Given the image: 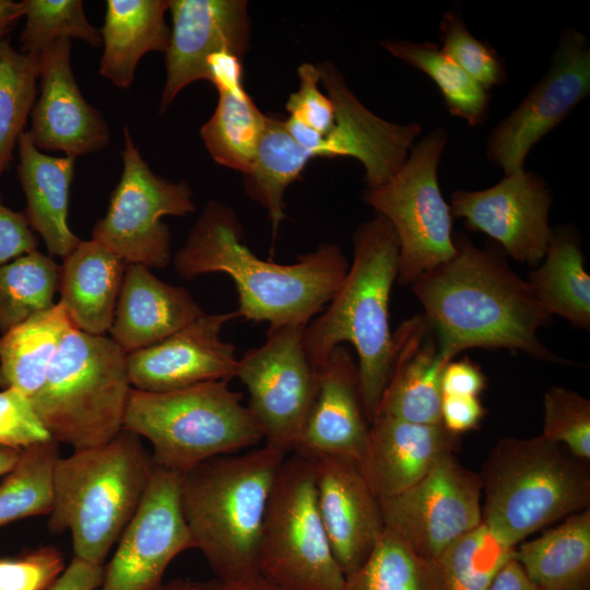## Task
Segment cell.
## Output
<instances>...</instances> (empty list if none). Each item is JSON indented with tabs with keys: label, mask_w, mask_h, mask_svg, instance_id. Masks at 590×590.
Returning <instances> with one entry per match:
<instances>
[{
	"label": "cell",
	"mask_w": 590,
	"mask_h": 590,
	"mask_svg": "<svg viewBox=\"0 0 590 590\" xmlns=\"http://www.w3.org/2000/svg\"><path fill=\"white\" fill-rule=\"evenodd\" d=\"M39 56L0 39V178L8 169L37 97Z\"/></svg>",
	"instance_id": "74e56055"
},
{
	"label": "cell",
	"mask_w": 590,
	"mask_h": 590,
	"mask_svg": "<svg viewBox=\"0 0 590 590\" xmlns=\"http://www.w3.org/2000/svg\"><path fill=\"white\" fill-rule=\"evenodd\" d=\"M123 169L107 211L92 229V239L128 264L167 267L172 235L164 216H185L196 210L186 181L173 182L155 174L142 158L130 130L123 127Z\"/></svg>",
	"instance_id": "8fae6325"
},
{
	"label": "cell",
	"mask_w": 590,
	"mask_h": 590,
	"mask_svg": "<svg viewBox=\"0 0 590 590\" xmlns=\"http://www.w3.org/2000/svg\"><path fill=\"white\" fill-rule=\"evenodd\" d=\"M343 590H444L437 560L418 556L385 531L366 560L345 576Z\"/></svg>",
	"instance_id": "e575fe53"
},
{
	"label": "cell",
	"mask_w": 590,
	"mask_h": 590,
	"mask_svg": "<svg viewBox=\"0 0 590 590\" xmlns=\"http://www.w3.org/2000/svg\"><path fill=\"white\" fill-rule=\"evenodd\" d=\"M155 590H213V583L176 578L166 583H162Z\"/></svg>",
	"instance_id": "f5cc1de1"
},
{
	"label": "cell",
	"mask_w": 590,
	"mask_h": 590,
	"mask_svg": "<svg viewBox=\"0 0 590 590\" xmlns=\"http://www.w3.org/2000/svg\"><path fill=\"white\" fill-rule=\"evenodd\" d=\"M25 24L20 35L21 51L39 56L62 38H78L98 47L102 36L85 16L81 0L20 1Z\"/></svg>",
	"instance_id": "ab89813d"
},
{
	"label": "cell",
	"mask_w": 590,
	"mask_h": 590,
	"mask_svg": "<svg viewBox=\"0 0 590 590\" xmlns=\"http://www.w3.org/2000/svg\"><path fill=\"white\" fill-rule=\"evenodd\" d=\"M447 143L441 127L411 148L399 170L367 188L364 201L392 226L399 241V283L411 285L456 253L452 214L438 182V165Z\"/></svg>",
	"instance_id": "30bf717a"
},
{
	"label": "cell",
	"mask_w": 590,
	"mask_h": 590,
	"mask_svg": "<svg viewBox=\"0 0 590 590\" xmlns=\"http://www.w3.org/2000/svg\"><path fill=\"white\" fill-rule=\"evenodd\" d=\"M312 405L294 452L315 459L340 457L361 462L368 439L358 367L344 344L316 368Z\"/></svg>",
	"instance_id": "7402d4cb"
},
{
	"label": "cell",
	"mask_w": 590,
	"mask_h": 590,
	"mask_svg": "<svg viewBox=\"0 0 590 590\" xmlns=\"http://www.w3.org/2000/svg\"><path fill=\"white\" fill-rule=\"evenodd\" d=\"M17 148V176L26 199L24 214L48 252L63 258L81 241L68 223L75 158L43 153L27 131L20 135Z\"/></svg>",
	"instance_id": "83f0119b"
},
{
	"label": "cell",
	"mask_w": 590,
	"mask_h": 590,
	"mask_svg": "<svg viewBox=\"0 0 590 590\" xmlns=\"http://www.w3.org/2000/svg\"><path fill=\"white\" fill-rule=\"evenodd\" d=\"M305 327H270L266 342L238 358L235 373L264 445L285 455L298 445L317 388V369L303 344Z\"/></svg>",
	"instance_id": "7c38bea8"
},
{
	"label": "cell",
	"mask_w": 590,
	"mask_h": 590,
	"mask_svg": "<svg viewBox=\"0 0 590 590\" xmlns=\"http://www.w3.org/2000/svg\"><path fill=\"white\" fill-rule=\"evenodd\" d=\"M481 496V476L451 452L414 485L379 504L385 528L418 556L437 560L482 522Z\"/></svg>",
	"instance_id": "4fadbf2b"
},
{
	"label": "cell",
	"mask_w": 590,
	"mask_h": 590,
	"mask_svg": "<svg viewBox=\"0 0 590 590\" xmlns=\"http://www.w3.org/2000/svg\"><path fill=\"white\" fill-rule=\"evenodd\" d=\"M21 449L0 445V476L9 473L16 464Z\"/></svg>",
	"instance_id": "db71d44e"
},
{
	"label": "cell",
	"mask_w": 590,
	"mask_h": 590,
	"mask_svg": "<svg viewBox=\"0 0 590 590\" xmlns=\"http://www.w3.org/2000/svg\"><path fill=\"white\" fill-rule=\"evenodd\" d=\"M483 522L449 545L437 559L444 590H486L515 555Z\"/></svg>",
	"instance_id": "f35d334b"
},
{
	"label": "cell",
	"mask_w": 590,
	"mask_h": 590,
	"mask_svg": "<svg viewBox=\"0 0 590 590\" xmlns=\"http://www.w3.org/2000/svg\"><path fill=\"white\" fill-rule=\"evenodd\" d=\"M482 522L516 547L538 530L589 508L588 461L542 435L500 439L483 468Z\"/></svg>",
	"instance_id": "8992f818"
},
{
	"label": "cell",
	"mask_w": 590,
	"mask_h": 590,
	"mask_svg": "<svg viewBox=\"0 0 590 590\" xmlns=\"http://www.w3.org/2000/svg\"><path fill=\"white\" fill-rule=\"evenodd\" d=\"M204 314L188 290L160 280L144 266L129 263L110 338L129 354L164 340Z\"/></svg>",
	"instance_id": "d4e9b609"
},
{
	"label": "cell",
	"mask_w": 590,
	"mask_h": 590,
	"mask_svg": "<svg viewBox=\"0 0 590 590\" xmlns=\"http://www.w3.org/2000/svg\"><path fill=\"white\" fill-rule=\"evenodd\" d=\"M458 436L441 424L411 423L375 415L359 469L378 499L394 496L418 482L446 455Z\"/></svg>",
	"instance_id": "603a6c76"
},
{
	"label": "cell",
	"mask_w": 590,
	"mask_h": 590,
	"mask_svg": "<svg viewBox=\"0 0 590 590\" xmlns=\"http://www.w3.org/2000/svg\"><path fill=\"white\" fill-rule=\"evenodd\" d=\"M542 264L530 273L535 298L550 315L590 328V276L576 234L568 227L552 233Z\"/></svg>",
	"instance_id": "4dcf8cb0"
},
{
	"label": "cell",
	"mask_w": 590,
	"mask_h": 590,
	"mask_svg": "<svg viewBox=\"0 0 590 590\" xmlns=\"http://www.w3.org/2000/svg\"><path fill=\"white\" fill-rule=\"evenodd\" d=\"M486 590H541L523 571L517 559L511 557L496 574Z\"/></svg>",
	"instance_id": "681fc988"
},
{
	"label": "cell",
	"mask_w": 590,
	"mask_h": 590,
	"mask_svg": "<svg viewBox=\"0 0 590 590\" xmlns=\"http://www.w3.org/2000/svg\"><path fill=\"white\" fill-rule=\"evenodd\" d=\"M590 92V49L586 36L568 28L560 35L551 64L520 105L488 134L486 155L505 176L524 169L531 148Z\"/></svg>",
	"instance_id": "5bb4252c"
},
{
	"label": "cell",
	"mask_w": 590,
	"mask_h": 590,
	"mask_svg": "<svg viewBox=\"0 0 590 590\" xmlns=\"http://www.w3.org/2000/svg\"><path fill=\"white\" fill-rule=\"evenodd\" d=\"M55 439L22 449L13 469L0 483V527L35 516L50 515L54 508V472L60 458Z\"/></svg>",
	"instance_id": "d590c367"
},
{
	"label": "cell",
	"mask_w": 590,
	"mask_h": 590,
	"mask_svg": "<svg viewBox=\"0 0 590 590\" xmlns=\"http://www.w3.org/2000/svg\"><path fill=\"white\" fill-rule=\"evenodd\" d=\"M127 262L99 243L81 240L59 266L60 303L85 333L109 331Z\"/></svg>",
	"instance_id": "4316f807"
},
{
	"label": "cell",
	"mask_w": 590,
	"mask_h": 590,
	"mask_svg": "<svg viewBox=\"0 0 590 590\" xmlns=\"http://www.w3.org/2000/svg\"><path fill=\"white\" fill-rule=\"evenodd\" d=\"M286 456L263 445L208 459L181 475L182 515L216 580L258 574L264 515Z\"/></svg>",
	"instance_id": "277c9868"
},
{
	"label": "cell",
	"mask_w": 590,
	"mask_h": 590,
	"mask_svg": "<svg viewBox=\"0 0 590 590\" xmlns=\"http://www.w3.org/2000/svg\"><path fill=\"white\" fill-rule=\"evenodd\" d=\"M181 474L155 465L142 502L105 567L101 590H155L170 562L194 548L180 503Z\"/></svg>",
	"instance_id": "9a60e30c"
},
{
	"label": "cell",
	"mask_w": 590,
	"mask_h": 590,
	"mask_svg": "<svg viewBox=\"0 0 590 590\" xmlns=\"http://www.w3.org/2000/svg\"><path fill=\"white\" fill-rule=\"evenodd\" d=\"M59 266L38 250L0 266V332L55 305Z\"/></svg>",
	"instance_id": "8d00e7d4"
},
{
	"label": "cell",
	"mask_w": 590,
	"mask_h": 590,
	"mask_svg": "<svg viewBox=\"0 0 590 590\" xmlns=\"http://www.w3.org/2000/svg\"><path fill=\"white\" fill-rule=\"evenodd\" d=\"M515 558L541 590H588L590 509L586 508L540 536L521 542Z\"/></svg>",
	"instance_id": "f546056e"
},
{
	"label": "cell",
	"mask_w": 590,
	"mask_h": 590,
	"mask_svg": "<svg viewBox=\"0 0 590 590\" xmlns=\"http://www.w3.org/2000/svg\"><path fill=\"white\" fill-rule=\"evenodd\" d=\"M7 387H8V384L4 380V378L2 377V375L0 374V388L4 389Z\"/></svg>",
	"instance_id": "11a10c76"
},
{
	"label": "cell",
	"mask_w": 590,
	"mask_h": 590,
	"mask_svg": "<svg viewBox=\"0 0 590 590\" xmlns=\"http://www.w3.org/2000/svg\"><path fill=\"white\" fill-rule=\"evenodd\" d=\"M353 244L347 273L324 310L305 327L303 344L315 368L339 345L355 349L363 408L370 423L392 362L389 299L398 276L399 241L391 224L377 214L358 226Z\"/></svg>",
	"instance_id": "3957f363"
},
{
	"label": "cell",
	"mask_w": 590,
	"mask_h": 590,
	"mask_svg": "<svg viewBox=\"0 0 590 590\" xmlns=\"http://www.w3.org/2000/svg\"><path fill=\"white\" fill-rule=\"evenodd\" d=\"M453 241V257L411 284L440 355L450 362L468 349H507L560 364L539 340L551 316L528 281L489 247L477 248L462 234Z\"/></svg>",
	"instance_id": "6da1fadb"
},
{
	"label": "cell",
	"mask_w": 590,
	"mask_h": 590,
	"mask_svg": "<svg viewBox=\"0 0 590 590\" xmlns=\"http://www.w3.org/2000/svg\"><path fill=\"white\" fill-rule=\"evenodd\" d=\"M66 567L63 554L54 545L0 557V590H49Z\"/></svg>",
	"instance_id": "7bdbcfd3"
},
{
	"label": "cell",
	"mask_w": 590,
	"mask_h": 590,
	"mask_svg": "<svg viewBox=\"0 0 590 590\" xmlns=\"http://www.w3.org/2000/svg\"><path fill=\"white\" fill-rule=\"evenodd\" d=\"M21 16L23 12L20 2L0 0V39L4 38Z\"/></svg>",
	"instance_id": "816d5d0a"
},
{
	"label": "cell",
	"mask_w": 590,
	"mask_h": 590,
	"mask_svg": "<svg viewBox=\"0 0 590 590\" xmlns=\"http://www.w3.org/2000/svg\"><path fill=\"white\" fill-rule=\"evenodd\" d=\"M243 394L215 380L150 392L131 388L122 429L145 438L156 467L184 474L201 462L244 451L263 435Z\"/></svg>",
	"instance_id": "52a82bcc"
},
{
	"label": "cell",
	"mask_w": 590,
	"mask_h": 590,
	"mask_svg": "<svg viewBox=\"0 0 590 590\" xmlns=\"http://www.w3.org/2000/svg\"><path fill=\"white\" fill-rule=\"evenodd\" d=\"M168 0H107L99 74L119 88H129L140 59L166 51L170 30L165 21Z\"/></svg>",
	"instance_id": "f1b7e54d"
},
{
	"label": "cell",
	"mask_w": 590,
	"mask_h": 590,
	"mask_svg": "<svg viewBox=\"0 0 590 590\" xmlns=\"http://www.w3.org/2000/svg\"><path fill=\"white\" fill-rule=\"evenodd\" d=\"M105 567L72 557L62 575L49 590H96L104 580Z\"/></svg>",
	"instance_id": "c3c4849f"
},
{
	"label": "cell",
	"mask_w": 590,
	"mask_h": 590,
	"mask_svg": "<svg viewBox=\"0 0 590 590\" xmlns=\"http://www.w3.org/2000/svg\"><path fill=\"white\" fill-rule=\"evenodd\" d=\"M550 441L564 446L573 456L590 460V400L560 386L543 398V429Z\"/></svg>",
	"instance_id": "60d3db41"
},
{
	"label": "cell",
	"mask_w": 590,
	"mask_h": 590,
	"mask_svg": "<svg viewBox=\"0 0 590 590\" xmlns=\"http://www.w3.org/2000/svg\"><path fill=\"white\" fill-rule=\"evenodd\" d=\"M318 69L320 83L333 104L334 119L329 131L311 148L310 160L354 157L364 166L368 188L384 184L408 158L421 126L396 125L376 116L351 92L332 63L319 64Z\"/></svg>",
	"instance_id": "d6986e66"
},
{
	"label": "cell",
	"mask_w": 590,
	"mask_h": 590,
	"mask_svg": "<svg viewBox=\"0 0 590 590\" xmlns=\"http://www.w3.org/2000/svg\"><path fill=\"white\" fill-rule=\"evenodd\" d=\"M308 162L284 119L268 116L255 160L244 177L250 198L266 209L274 236L285 217L286 189L302 176Z\"/></svg>",
	"instance_id": "d6a6232c"
},
{
	"label": "cell",
	"mask_w": 590,
	"mask_h": 590,
	"mask_svg": "<svg viewBox=\"0 0 590 590\" xmlns=\"http://www.w3.org/2000/svg\"><path fill=\"white\" fill-rule=\"evenodd\" d=\"M155 469L141 438L122 429L110 441L60 457L48 530H69L73 556L103 565L135 515Z\"/></svg>",
	"instance_id": "5b68a950"
},
{
	"label": "cell",
	"mask_w": 590,
	"mask_h": 590,
	"mask_svg": "<svg viewBox=\"0 0 590 590\" xmlns=\"http://www.w3.org/2000/svg\"><path fill=\"white\" fill-rule=\"evenodd\" d=\"M311 460L319 514L346 576L366 560L385 531L379 499L356 461L340 457Z\"/></svg>",
	"instance_id": "44dd1931"
},
{
	"label": "cell",
	"mask_w": 590,
	"mask_h": 590,
	"mask_svg": "<svg viewBox=\"0 0 590 590\" xmlns=\"http://www.w3.org/2000/svg\"><path fill=\"white\" fill-rule=\"evenodd\" d=\"M38 81L27 131L38 150L61 151L75 158L108 145L109 127L85 101L72 72L70 39H58L39 55Z\"/></svg>",
	"instance_id": "ffe728a7"
},
{
	"label": "cell",
	"mask_w": 590,
	"mask_h": 590,
	"mask_svg": "<svg viewBox=\"0 0 590 590\" xmlns=\"http://www.w3.org/2000/svg\"><path fill=\"white\" fill-rule=\"evenodd\" d=\"M51 439L31 401L19 390L0 391V445L24 449Z\"/></svg>",
	"instance_id": "ee69618b"
},
{
	"label": "cell",
	"mask_w": 590,
	"mask_h": 590,
	"mask_svg": "<svg viewBox=\"0 0 590 590\" xmlns=\"http://www.w3.org/2000/svg\"><path fill=\"white\" fill-rule=\"evenodd\" d=\"M485 408L479 397L442 394L441 425L451 434L460 435L479 427Z\"/></svg>",
	"instance_id": "bcb514c9"
},
{
	"label": "cell",
	"mask_w": 590,
	"mask_h": 590,
	"mask_svg": "<svg viewBox=\"0 0 590 590\" xmlns=\"http://www.w3.org/2000/svg\"><path fill=\"white\" fill-rule=\"evenodd\" d=\"M126 355L111 338L75 328L64 334L42 389L30 400L52 439L83 449L122 430L132 388Z\"/></svg>",
	"instance_id": "ba28073f"
},
{
	"label": "cell",
	"mask_w": 590,
	"mask_h": 590,
	"mask_svg": "<svg viewBox=\"0 0 590 590\" xmlns=\"http://www.w3.org/2000/svg\"><path fill=\"white\" fill-rule=\"evenodd\" d=\"M381 46L393 57L429 76L451 115L471 126L485 121L491 103L488 90L462 70L439 46L397 39H385Z\"/></svg>",
	"instance_id": "836d02e7"
},
{
	"label": "cell",
	"mask_w": 590,
	"mask_h": 590,
	"mask_svg": "<svg viewBox=\"0 0 590 590\" xmlns=\"http://www.w3.org/2000/svg\"><path fill=\"white\" fill-rule=\"evenodd\" d=\"M235 311L204 314L164 340L126 355L132 388L166 392L235 377V345L224 341V324Z\"/></svg>",
	"instance_id": "ac0fdd59"
},
{
	"label": "cell",
	"mask_w": 590,
	"mask_h": 590,
	"mask_svg": "<svg viewBox=\"0 0 590 590\" xmlns=\"http://www.w3.org/2000/svg\"><path fill=\"white\" fill-rule=\"evenodd\" d=\"M168 3L173 28L165 51L161 114L187 85L199 80L211 81L212 57L226 52L243 60L250 42L245 0H168Z\"/></svg>",
	"instance_id": "e0dca14e"
},
{
	"label": "cell",
	"mask_w": 590,
	"mask_h": 590,
	"mask_svg": "<svg viewBox=\"0 0 590 590\" xmlns=\"http://www.w3.org/2000/svg\"><path fill=\"white\" fill-rule=\"evenodd\" d=\"M213 590H281L259 574L228 581H212Z\"/></svg>",
	"instance_id": "f907efd6"
},
{
	"label": "cell",
	"mask_w": 590,
	"mask_h": 590,
	"mask_svg": "<svg viewBox=\"0 0 590 590\" xmlns=\"http://www.w3.org/2000/svg\"><path fill=\"white\" fill-rule=\"evenodd\" d=\"M36 247V237L26 215L0 202V266L37 250Z\"/></svg>",
	"instance_id": "f6af8a7d"
},
{
	"label": "cell",
	"mask_w": 590,
	"mask_h": 590,
	"mask_svg": "<svg viewBox=\"0 0 590 590\" xmlns=\"http://www.w3.org/2000/svg\"><path fill=\"white\" fill-rule=\"evenodd\" d=\"M439 27L441 50L471 78L487 90L507 81V70L497 51L474 37L459 13L447 12Z\"/></svg>",
	"instance_id": "b9f144b4"
},
{
	"label": "cell",
	"mask_w": 590,
	"mask_h": 590,
	"mask_svg": "<svg viewBox=\"0 0 590 590\" xmlns=\"http://www.w3.org/2000/svg\"><path fill=\"white\" fill-rule=\"evenodd\" d=\"M173 262L185 280L227 274L238 294L237 317L270 327L307 326L329 304L350 267L341 248L330 243L293 263L263 260L246 245L234 210L219 201L205 205Z\"/></svg>",
	"instance_id": "7a4b0ae2"
},
{
	"label": "cell",
	"mask_w": 590,
	"mask_h": 590,
	"mask_svg": "<svg viewBox=\"0 0 590 590\" xmlns=\"http://www.w3.org/2000/svg\"><path fill=\"white\" fill-rule=\"evenodd\" d=\"M551 204L544 180L523 169L483 190L458 189L449 206L469 229L488 235L516 261L535 266L543 260L553 233Z\"/></svg>",
	"instance_id": "2e32d148"
},
{
	"label": "cell",
	"mask_w": 590,
	"mask_h": 590,
	"mask_svg": "<svg viewBox=\"0 0 590 590\" xmlns=\"http://www.w3.org/2000/svg\"><path fill=\"white\" fill-rule=\"evenodd\" d=\"M74 328L58 302L0 338V374L31 400L43 387L49 365L64 334Z\"/></svg>",
	"instance_id": "1f68e13d"
},
{
	"label": "cell",
	"mask_w": 590,
	"mask_h": 590,
	"mask_svg": "<svg viewBox=\"0 0 590 590\" xmlns=\"http://www.w3.org/2000/svg\"><path fill=\"white\" fill-rule=\"evenodd\" d=\"M392 341L390 374L375 415L441 424V374L449 362L440 355L424 315L403 321L392 334Z\"/></svg>",
	"instance_id": "cb8c5ba5"
},
{
	"label": "cell",
	"mask_w": 590,
	"mask_h": 590,
	"mask_svg": "<svg viewBox=\"0 0 590 590\" xmlns=\"http://www.w3.org/2000/svg\"><path fill=\"white\" fill-rule=\"evenodd\" d=\"M210 70L219 102L200 137L216 163L245 174L255 160L268 116L244 88L241 59L219 54L211 59Z\"/></svg>",
	"instance_id": "484cf974"
},
{
	"label": "cell",
	"mask_w": 590,
	"mask_h": 590,
	"mask_svg": "<svg viewBox=\"0 0 590 590\" xmlns=\"http://www.w3.org/2000/svg\"><path fill=\"white\" fill-rule=\"evenodd\" d=\"M257 571L281 590H343L345 575L323 527L314 462L286 456L268 502Z\"/></svg>",
	"instance_id": "9c48e42d"
},
{
	"label": "cell",
	"mask_w": 590,
	"mask_h": 590,
	"mask_svg": "<svg viewBox=\"0 0 590 590\" xmlns=\"http://www.w3.org/2000/svg\"><path fill=\"white\" fill-rule=\"evenodd\" d=\"M486 386L481 368L468 358L450 361L441 374V393L479 397Z\"/></svg>",
	"instance_id": "7dc6e473"
}]
</instances>
